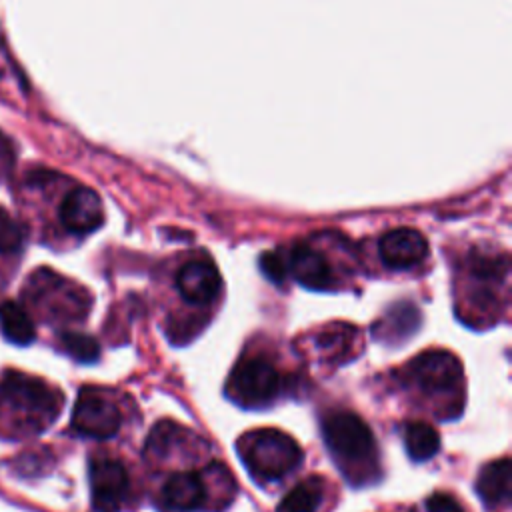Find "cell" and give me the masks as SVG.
<instances>
[{"label":"cell","mask_w":512,"mask_h":512,"mask_svg":"<svg viewBox=\"0 0 512 512\" xmlns=\"http://www.w3.org/2000/svg\"><path fill=\"white\" fill-rule=\"evenodd\" d=\"M248 470L264 480H278L300 466L302 450L296 440L276 428H260L240 442Z\"/></svg>","instance_id":"cell-2"},{"label":"cell","mask_w":512,"mask_h":512,"mask_svg":"<svg viewBox=\"0 0 512 512\" xmlns=\"http://www.w3.org/2000/svg\"><path fill=\"white\" fill-rule=\"evenodd\" d=\"M404 446L412 460L426 462L440 450V434L432 424L410 422L404 428Z\"/></svg>","instance_id":"cell-15"},{"label":"cell","mask_w":512,"mask_h":512,"mask_svg":"<svg viewBox=\"0 0 512 512\" xmlns=\"http://www.w3.org/2000/svg\"><path fill=\"white\" fill-rule=\"evenodd\" d=\"M378 252L388 268L408 270L426 258L428 242L414 228H394L380 238Z\"/></svg>","instance_id":"cell-9"},{"label":"cell","mask_w":512,"mask_h":512,"mask_svg":"<svg viewBox=\"0 0 512 512\" xmlns=\"http://www.w3.org/2000/svg\"><path fill=\"white\" fill-rule=\"evenodd\" d=\"M418 326V310L408 302H398L382 316V322L374 326V336L378 338H394L402 340L410 336Z\"/></svg>","instance_id":"cell-16"},{"label":"cell","mask_w":512,"mask_h":512,"mask_svg":"<svg viewBox=\"0 0 512 512\" xmlns=\"http://www.w3.org/2000/svg\"><path fill=\"white\" fill-rule=\"evenodd\" d=\"M92 508L96 512H120L128 494V472L114 458H92L88 468Z\"/></svg>","instance_id":"cell-7"},{"label":"cell","mask_w":512,"mask_h":512,"mask_svg":"<svg viewBox=\"0 0 512 512\" xmlns=\"http://www.w3.org/2000/svg\"><path fill=\"white\" fill-rule=\"evenodd\" d=\"M0 330L6 340L18 346H26L36 338V328L28 312L14 300L0 304Z\"/></svg>","instance_id":"cell-14"},{"label":"cell","mask_w":512,"mask_h":512,"mask_svg":"<svg viewBox=\"0 0 512 512\" xmlns=\"http://www.w3.org/2000/svg\"><path fill=\"white\" fill-rule=\"evenodd\" d=\"M58 216L68 232L88 234L102 226L104 206L100 196L92 188L78 186L64 196Z\"/></svg>","instance_id":"cell-8"},{"label":"cell","mask_w":512,"mask_h":512,"mask_svg":"<svg viewBox=\"0 0 512 512\" xmlns=\"http://www.w3.org/2000/svg\"><path fill=\"white\" fill-rule=\"evenodd\" d=\"M24 246V228L4 208H0V254H18Z\"/></svg>","instance_id":"cell-19"},{"label":"cell","mask_w":512,"mask_h":512,"mask_svg":"<svg viewBox=\"0 0 512 512\" xmlns=\"http://www.w3.org/2000/svg\"><path fill=\"white\" fill-rule=\"evenodd\" d=\"M408 376L424 392H448L462 382V364L452 352L426 350L410 360Z\"/></svg>","instance_id":"cell-6"},{"label":"cell","mask_w":512,"mask_h":512,"mask_svg":"<svg viewBox=\"0 0 512 512\" xmlns=\"http://www.w3.org/2000/svg\"><path fill=\"white\" fill-rule=\"evenodd\" d=\"M62 350L76 362H94L100 356V344L96 338L82 332H62L60 334Z\"/></svg>","instance_id":"cell-18"},{"label":"cell","mask_w":512,"mask_h":512,"mask_svg":"<svg viewBox=\"0 0 512 512\" xmlns=\"http://www.w3.org/2000/svg\"><path fill=\"white\" fill-rule=\"evenodd\" d=\"M260 270L264 272V276L270 282L282 284L286 274H288V264H286V260L278 252H264L260 256Z\"/></svg>","instance_id":"cell-20"},{"label":"cell","mask_w":512,"mask_h":512,"mask_svg":"<svg viewBox=\"0 0 512 512\" xmlns=\"http://www.w3.org/2000/svg\"><path fill=\"white\" fill-rule=\"evenodd\" d=\"M288 272L310 290H328L332 286V270L326 260V256L308 246V244H296L290 250V258L286 260Z\"/></svg>","instance_id":"cell-11"},{"label":"cell","mask_w":512,"mask_h":512,"mask_svg":"<svg viewBox=\"0 0 512 512\" xmlns=\"http://www.w3.org/2000/svg\"><path fill=\"white\" fill-rule=\"evenodd\" d=\"M162 496L170 508L178 512H194L202 508L208 492L202 474L188 470L172 474L162 488Z\"/></svg>","instance_id":"cell-12"},{"label":"cell","mask_w":512,"mask_h":512,"mask_svg":"<svg viewBox=\"0 0 512 512\" xmlns=\"http://www.w3.org/2000/svg\"><path fill=\"white\" fill-rule=\"evenodd\" d=\"M512 468L510 458H500L486 464L476 480V492L488 508L506 506L510 502Z\"/></svg>","instance_id":"cell-13"},{"label":"cell","mask_w":512,"mask_h":512,"mask_svg":"<svg viewBox=\"0 0 512 512\" xmlns=\"http://www.w3.org/2000/svg\"><path fill=\"white\" fill-rule=\"evenodd\" d=\"M122 424V414L114 402L92 388H82L74 410H72V428L88 438L106 440L116 436Z\"/></svg>","instance_id":"cell-5"},{"label":"cell","mask_w":512,"mask_h":512,"mask_svg":"<svg viewBox=\"0 0 512 512\" xmlns=\"http://www.w3.org/2000/svg\"><path fill=\"white\" fill-rule=\"evenodd\" d=\"M176 288L190 304L204 306L218 296L222 288V278L212 262L192 260L178 270Z\"/></svg>","instance_id":"cell-10"},{"label":"cell","mask_w":512,"mask_h":512,"mask_svg":"<svg viewBox=\"0 0 512 512\" xmlns=\"http://www.w3.org/2000/svg\"><path fill=\"white\" fill-rule=\"evenodd\" d=\"M62 398L44 380L6 372L0 380V410H6L14 422L24 424L28 432L44 430L60 412Z\"/></svg>","instance_id":"cell-1"},{"label":"cell","mask_w":512,"mask_h":512,"mask_svg":"<svg viewBox=\"0 0 512 512\" xmlns=\"http://www.w3.org/2000/svg\"><path fill=\"white\" fill-rule=\"evenodd\" d=\"M426 512H464V510L450 494L436 492L426 498Z\"/></svg>","instance_id":"cell-21"},{"label":"cell","mask_w":512,"mask_h":512,"mask_svg":"<svg viewBox=\"0 0 512 512\" xmlns=\"http://www.w3.org/2000/svg\"><path fill=\"white\" fill-rule=\"evenodd\" d=\"M324 482L318 476H310L298 482L278 504L276 512H316L322 502Z\"/></svg>","instance_id":"cell-17"},{"label":"cell","mask_w":512,"mask_h":512,"mask_svg":"<svg viewBox=\"0 0 512 512\" xmlns=\"http://www.w3.org/2000/svg\"><path fill=\"white\" fill-rule=\"evenodd\" d=\"M280 372L264 358L240 360L226 384L228 396L244 408H264L280 394Z\"/></svg>","instance_id":"cell-4"},{"label":"cell","mask_w":512,"mask_h":512,"mask_svg":"<svg viewBox=\"0 0 512 512\" xmlns=\"http://www.w3.org/2000/svg\"><path fill=\"white\" fill-rule=\"evenodd\" d=\"M326 448L342 466H360L376 458V442L368 424L352 412H330L322 420Z\"/></svg>","instance_id":"cell-3"}]
</instances>
